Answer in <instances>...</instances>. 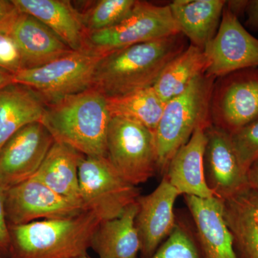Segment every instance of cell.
<instances>
[{
    "mask_svg": "<svg viewBox=\"0 0 258 258\" xmlns=\"http://www.w3.org/2000/svg\"><path fill=\"white\" fill-rule=\"evenodd\" d=\"M247 175L249 188L258 194V159L249 167Z\"/></svg>",
    "mask_w": 258,
    "mask_h": 258,
    "instance_id": "836d02e7",
    "label": "cell"
},
{
    "mask_svg": "<svg viewBox=\"0 0 258 258\" xmlns=\"http://www.w3.org/2000/svg\"><path fill=\"white\" fill-rule=\"evenodd\" d=\"M101 222L96 214L85 210L66 218L9 226V258H77L86 255Z\"/></svg>",
    "mask_w": 258,
    "mask_h": 258,
    "instance_id": "3957f363",
    "label": "cell"
},
{
    "mask_svg": "<svg viewBox=\"0 0 258 258\" xmlns=\"http://www.w3.org/2000/svg\"><path fill=\"white\" fill-rule=\"evenodd\" d=\"M47 101L32 88L13 83L0 91V148L25 125L40 121Z\"/></svg>",
    "mask_w": 258,
    "mask_h": 258,
    "instance_id": "d6986e66",
    "label": "cell"
},
{
    "mask_svg": "<svg viewBox=\"0 0 258 258\" xmlns=\"http://www.w3.org/2000/svg\"><path fill=\"white\" fill-rule=\"evenodd\" d=\"M77 258H91L88 255V254H86V255L82 256V257H77Z\"/></svg>",
    "mask_w": 258,
    "mask_h": 258,
    "instance_id": "d590c367",
    "label": "cell"
},
{
    "mask_svg": "<svg viewBox=\"0 0 258 258\" xmlns=\"http://www.w3.org/2000/svg\"><path fill=\"white\" fill-rule=\"evenodd\" d=\"M180 195L163 176L160 184L147 195L139 196L135 219L141 243V258H150L170 235L176 225L174 204Z\"/></svg>",
    "mask_w": 258,
    "mask_h": 258,
    "instance_id": "5bb4252c",
    "label": "cell"
},
{
    "mask_svg": "<svg viewBox=\"0 0 258 258\" xmlns=\"http://www.w3.org/2000/svg\"><path fill=\"white\" fill-rule=\"evenodd\" d=\"M5 191L0 185V257L9 258L10 252V227L5 212Z\"/></svg>",
    "mask_w": 258,
    "mask_h": 258,
    "instance_id": "f546056e",
    "label": "cell"
},
{
    "mask_svg": "<svg viewBox=\"0 0 258 258\" xmlns=\"http://www.w3.org/2000/svg\"><path fill=\"white\" fill-rule=\"evenodd\" d=\"M230 134L241 164L248 172L258 159V119Z\"/></svg>",
    "mask_w": 258,
    "mask_h": 258,
    "instance_id": "83f0119b",
    "label": "cell"
},
{
    "mask_svg": "<svg viewBox=\"0 0 258 258\" xmlns=\"http://www.w3.org/2000/svg\"><path fill=\"white\" fill-rule=\"evenodd\" d=\"M220 79L212 93L210 120L212 125L232 134L258 119V69Z\"/></svg>",
    "mask_w": 258,
    "mask_h": 258,
    "instance_id": "9c48e42d",
    "label": "cell"
},
{
    "mask_svg": "<svg viewBox=\"0 0 258 258\" xmlns=\"http://www.w3.org/2000/svg\"><path fill=\"white\" fill-rule=\"evenodd\" d=\"M107 158L131 184L147 182L158 172L155 135L135 120L112 116L106 137Z\"/></svg>",
    "mask_w": 258,
    "mask_h": 258,
    "instance_id": "5b68a950",
    "label": "cell"
},
{
    "mask_svg": "<svg viewBox=\"0 0 258 258\" xmlns=\"http://www.w3.org/2000/svg\"><path fill=\"white\" fill-rule=\"evenodd\" d=\"M20 13L13 0H0V32L9 34Z\"/></svg>",
    "mask_w": 258,
    "mask_h": 258,
    "instance_id": "4dcf8cb0",
    "label": "cell"
},
{
    "mask_svg": "<svg viewBox=\"0 0 258 258\" xmlns=\"http://www.w3.org/2000/svg\"><path fill=\"white\" fill-rule=\"evenodd\" d=\"M79 176L83 208L101 221L119 217L141 195L137 186L122 177L107 157H85Z\"/></svg>",
    "mask_w": 258,
    "mask_h": 258,
    "instance_id": "8992f818",
    "label": "cell"
},
{
    "mask_svg": "<svg viewBox=\"0 0 258 258\" xmlns=\"http://www.w3.org/2000/svg\"><path fill=\"white\" fill-rule=\"evenodd\" d=\"M204 169L209 188L222 200L249 189L247 171L241 164L230 134L212 125L205 129Z\"/></svg>",
    "mask_w": 258,
    "mask_h": 258,
    "instance_id": "4fadbf2b",
    "label": "cell"
},
{
    "mask_svg": "<svg viewBox=\"0 0 258 258\" xmlns=\"http://www.w3.org/2000/svg\"><path fill=\"white\" fill-rule=\"evenodd\" d=\"M137 0H98L90 2L79 11L85 30L91 33L114 26L126 18Z\"/></svg>",
    "mask_w": 258,
    "mask_h": 258,
    "instance_id": "484cf974",
    "label": "cell"
},
{
    "mask_svg": "<svg viewBox=\"0 0 258 258\" xmlns=\"http://www.w3.org/2000/svg\"><path fill=\"white\" fill-rule=\"evenodd\" d=\"M182 33L105 54L97 64L91 88L106 98L152 87L164 68L186 49Z\"/></svg>",
    "mask_w": 258,
    "mask_h": 258,
    "instance_id": "6da1fadb",
    "label": "cell"
},
{
    "mask_svg": "<svg viewBox=\"0 0 258 258\" xmlns=\"http://www.w3.org/2000/svg\"><path fill=\"white\" fill-rule=\"evenodd\" d=\"M247 5H248V1H246V0L226 1V6L238 18L240 15L245 13Z\"/></svg>",
    "mask_w": 258,
    "mask_h": 258,
    "instance_id": "d6a6232c",
    "label": "cell"
},
{
    "mask_svg": "<svg viewBox=\"0 0 258 258\" xmlns=\"http://www.w3.org/2000/svg\"><path fill=\"white\" fill-rule=\"evenodd\" d=\"M181 33L169 5L137 1L133 10L114 26L86 35V47L101 54Z\"/></svg>",
    "mask_w": 258,
    "mask_h": 258,
    "instance_id": "52a82bcc",
    "label": "cell"
},
{
    "mask_svg": "<svg viewBox=\"0 0 258 258\" xmlns=\"http://www.w3.org/2000/svg\"><path fill=\"white\" fill-rule=\"evenodd\" d=\"M21 13L41 22L74 51L86 48L81 14L67 0H13Z\"/></svg>",
    "mask_w": 258,
    "mask_h": 258,
    "instance_id": "ac0fdd59",
    "label": "cell"
},
{
    "mask_svg": "<svg viewBox=\"0 0 258 258\" xmlns=\"http://www.w3.org/2000/svg\"><path fill=\"white\" fill-rule=\"evenodd\" d=\"M5 205L9 226L66 218L85 211L79 203L55 193L35 176L7 189Z\"/></svg>",
    "mask_w": 258,
    "mask_h": 258,
    "instance_id": "8fae6325",
    "label": "cell"
},
{
    "mask_svg": "<svg viewBox=\"0 0 258 258\" xmlns=\"http://www.w3.org/2000/svg\"><path fill=\"white\" fill-rule=\"evenodd\" d=\"M245 13L247 16L246 25L251 30H258V0L248 1Z\"/></svg>",
    "mask_w": 258,
    "mask_h": 258,
    "instance_id": "1f68e13d",
    "label": "cell"
},
{
    "mask_svg": "<svg viewBox=\"0 0 258 258\" xmlns=\"http://www.w3.org/2000/svg\"><path fill=\"white\" fill-rule=\"evenodd\" d=\"M112 116L135 120L155 133L166 103L149 87L123 96L106 98Z\"/></svg>",
    "mask_w": 258,
    "mask_h": 258,
    "instance_id": "d4e9b609",
    "label": "cell"
},
{
    "mask_svg": "<svg viewBox=\"0 0 258 258\" xmlns=\"http://www.w3.org/2000/svg\"><path fill=\"white\" fill-rule=\"evenodd\" d=\"M54 142L40 121L18 131L0 148V185L7 190L35 176Z\"/></svg>",
    "mask_w": 258,
    "mask_h": 258,
    "instance_id": "7c38bea8",
    "label": "cell"
},
{
    "mask_svg": "<svg viewBox=\"0 0 258 258\" xmlns=\"http://www.w3.org/2000/svg\"><path fill=\"white\" fill-rule=\"evenodd\" d=\"M204 52L209 63L206 74L215 79L258 67V39L242 26L226 3L216 35Z\"/></svg>",
    "mask_w": 258,
    "mask_h": 258,
    "instance_id": "30bf717a",
    "label": "cell"
},
{
    "mask_svg": "<svg viewBox=\"0 0 258 258\" xmlns=\"http://www.w3.org/2000/svg\"><path fill=\"white\" fill-rule=\"evenodd\" d=\"M0 258H1V257H0Z\"/></svg>",
    "mask_w": 258,
    "mask_h": 258,
    "instance_id": "8d00e7d4",
    "label": "cell"
},
{
    "mask_svg": "<svg viewBox=\"0 0 258 258\" xmlns=\"http://www.w3.org/2000/svg\"><path fill=\"white\" fill-rule=\"evenodd\" d=\"M225 3L223 0H175L169 6L190 45L204 50L216 35Z\"/></svg>",
    "mask_w": 258,
    "mask_h": 258,
    "instance_id": "ffe728a7",
    "label": "cell"
},
{
    "mask_svg": "<svg viewBox=\"0 0 258 258\" xmlns=\"http://www.w3.org/2000/svg\"><path fill=\"white\" fill-rule=\"evenodd\" d=\"M0 69L15 75L23 70L21 56L8 33L0 32Z\"/></svg>",
    "mask_w": 258,
    "mask_h": 258,
    "instance_id": "f1b7e54d",
    "label": "cell"
},
{
    "mask_svg": "<svg viewBox=\"0 0 258 258\" xmlns=\"http://www.w3.org/2000/svg\"><path fill=\"white\" fill-rule=\"evenodd\" d=\"M206 128L200 127L197 129L168 164L164 176L180 195L200 198L215 196L207 184L204 169Z\"/></svg>",
    "mask_w": 258,
    "mask_h": 258,
    "instance_id": "e0dca14e",
    "label": "cell"
},
{
    "mask_svg": "<svg viewBox=\"0 0 258 258\" xmlns=\"http://www.w3.org/2000/svg\"><path fill=\"white\" fill-rule=\"evenodd\" d=\"M150 258H203L195 234L184 222L176 225Z\"/></svg>",
    "mask_w": 258,
    "mask_h": 258,
    "instance_id": "4316f807",
    "label": "cell"
},
{
    "mask_svg": "<svg viewBox=\"0 0 258 258\" xmlns=\"http://www.w3.org/2000/svg\"><path fill=\"white\" fill-rule=\"evenodd\" d=\"M184 199L203 257L238 258L224 215L223 200L215 196L200 198L185 195Z\"/></svg>",
    "mask_w": 258,
    "mask_h": 258,
    "instance_id": "9a60e30c",
    "label": "cell"
},
{
    "mask_svg": "<svg viewBox=\"0 0 258 258\" xmlns=\"http://www.w3.org/2000/svg\"><path fill=\"white\" fill-rule=\"evenodd\" d=\"M110 120L106 97L90 88L47 102L40 122L55 142L74 148L86 157H107Z\"/></svg>",
    "mask_w": 258,
    "mask_h": 258,
    "instance_id": "7a4b0ae2",
    "label": "cell"
},
{
    "mask_svg": "<svg viewBox=\"0 0 258 258\" xmlns=\"http://www.w3.org/2000/svg\"><path fill=\"white\" fill-rule=\"evenodd\" d=\"M105 54L88 48L73 51L41 67L23 69L14 82L36 91L47 102L91 88L97 64Z\"/></svg>",
    "mask_w": 258,
    "mask_h": 258,
    "instance_id": "ba28073f",
    "label": "cell"
},
{
    "mask_svg": "<svg viewBox=\"0 0 258 258\" xmlns=\"http://www.w3.org/2000/svg\"><path fill=\"white\" fill-rule=\"evenodd\" d=\"M208 66L204 50L190 45L164 68L153 88L166 103L184 92L198 76L206 74Z\"/></svg>",
    "mask_w": 258,
    "mask_h": 258,
    "instance_id": "cb8c5ba5",
    "label": "cell"
},
{
    "mask_svg": "<svg viewBox=\"0 0 258 258\" xmlns=\"http://www.w3.org/2000/svg\"><path fill=\"white\" fill-rule=\"evenodd\" d=\"M14 82V75L0 69V91Z\"/></svg>",
    "mask_w": 258,
    "mask_h": 258,
    "instance_id": "e575fe53",
    "label": "cell"
},
{
    "mask_svg": "<svg viewBox=\"0 0 258 258\" xmlns=\"http://www.w3.org/2000/svg\"><path fill=\"white\" fill-rule=\"evenodd\" d=\"M223 203L237 257L258 258V194L249 188Z\"/></svg>",
    "mask_w": 258,
    "mask_h": 258,
    "instance_id": "603a6c76",
    "label": "cell"
},
{
    "mask_svg": "<svg viewBox=\"0 0 258 258\" xmlns=\"http://www.w3.org/2000/svg\"><path fill=\"white\" fill-rule=\"evenodd\" d=\"M85 157L74 148L55 141L33 176L55 193L83 207L80 196L79 170Z\"/></svg>",
    "mask_w": 258,
    "mask_h": 258,
    "instance_id": "7402d4cb",
    "label": "cell"
},
{
    "mask_svg": "<svg viewBox=\"0 0 258 258\" xmlns=\"http://www.w3.org/2000/svg\"><path fill=\"white\" fill-rule=\"evenodd\" d=\"M215 78L204 74L196 78L184 92L166 102L156 129L158 172L164 175L171 158L200 127L211 124L210 105Z\"/></svg>",
    "mask_w": 258,
    "mask_h": 258,
    "instance_id": "277c9868",
    "label": "cell"
},
{
    "mask_svg": "<svg viewBox=\"0 0 258 258\" xmlns=\"http://www.w3.org/2000/svg\"><path fill=\"white\" fill-rule=\"evenodd\" d=\"M137 202L116 218L100 222L91 248L99 258H139L141 243L136 228Z\"/></svg>",
    "mask_w": 258,
    "mask_h": 258,
    "instance_id": "44dd1931",
    "label": "cell"
},
{
    "mask_svg": "<svg viewBox=\"0 0 258 258\" xmlns=\"http://www.w3.org/2000/svg\"><path fill=\"white\" fill-rule=\"evenodd\" d=\"M9 35L21 56L23 69L41 67L73 51L41 22L21 13Z\"/></svg>",
    "mask_w": 258,
    "mask_h": 258,
    "instance_id": "2e32d148",
    "label": "cell"
}]
</instances>
